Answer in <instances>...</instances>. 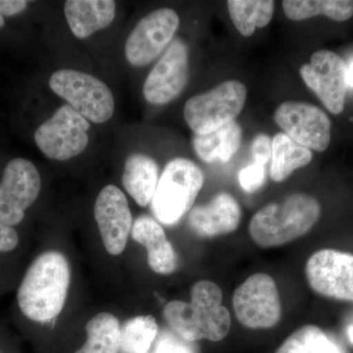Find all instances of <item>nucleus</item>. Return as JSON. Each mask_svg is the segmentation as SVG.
Listing matches in <instances>:
<instances>
[{
	"label": "nucleus",
	"instance_id": "2f4dec72",
	"mask_svg": "<svg viewBox=\"0 0 353 353\" xmlns=\"http://www.w3.org/2000/svg\"><path fill=\"white\" fill-rule=\"evenodd\" d=\"M347 85L353 87V61L350 63V67L347 70Z\"/></svg>",
	"mask_w": 353,
	"mask_h": 353
},
{
	"label": "nucleus",
	"instance_id": "a211bd4d",
	"mask_svg": "<svg viewBox=\"0 0 353 353\" xmlns=\"http://www.w3.org/2000/svg\"><path fill=\"white\" fill-rule=\"evenodd\" d=\"M64 13L74 36L77 39H87L111 25L116 15V2L113 0H68L65 2Z\"/></svg>",
	"mask_w": 353,
	"mask_h": 353
},
{
	"label": "nucleus",
	"instance_id": "72a5a7b5",
	"mask_svg": "<svg viewBox=\"0 0 353 353\" xmlns=\"http://www.w3.org/2000/svg\"><path fill=\"white\" fill-rule=\"evenodd\" d=\"M4 25H6V21H4V18L0 15V29H2V28L4 27Z\"/></svg>",
	"mask_w": 353,
	"mask_h": 353
},
{
	"label": "nucleus",
	"instance_id": "b1692460",
	"mask_svg": "<svg viewBox=\"0 0 353 353\" xmlns=\"http://www.w3.org/2000/svg\"><path fill=\"white\" fill-rule=\"evenodd\" d=\"M275 2L272 0H229L230 17L241 36L252 37L257 28L271 22Z\"/></svg>",
	"mask_w": 353,
	"mask_h": 353
},
{
	"label": "nucleus",
	"instance_id": "4468645a",
	"mask_svg": "<svg viewBox=\"0 0 353 353\" xmlns=\"http://www.w3.org/2000/svg\"><path fill=\"white\" fill-rule=\"evenodd\" d=\"M189 82V48L175 39L146 77L143 95L152 104H166L176 99Z\"/></svg>",
	"mask_w": 353,
	"mask_h": 353
},
{
	"label": "nucleus",
	"instance_id": "20e7f679",
	"mask_svg": "<svg viewBox=\"0 0 353 353\" xmlns=\"http://www.w3.org/2000/svg\"><path fill=\"white\" fill-rule=\"evenodd\" d=\"M203 183V172L192 160L175 158L169 161L152 201L155 219L166 226L176 225L192 210Z\"/></svg>",
	"mask_w": 353,
	"mask_h": 353
},
{
	"label": "nucleus",
	"instance_id": "412c9836",
	"mask_svg": "<svg viewBox=\"0 0 353 353\" xmlns=\"http://www.w3.org/2000/svg\"><path fill=\"white\" fill-rule=\"evenodd\" d=\"M312 158L309 148L296 143L285 132H279L272 139V180L284 182L297 169L307 166Z\"/></svg>",
	"mask_w": 353,
	"mask_h": 353
},
{
	"label": "nucleus",
	"instance_id": "6ab92c4d",
	"mask_svg": "<svg viewBox=\"0 0 353 353\" xmlns=\"http://www.w3.org/2000/svg\"><path fill=\"white\" fill-rule=\"evenodd\" d=\"M159 178V168L153 158L141 153H134L127 158L123 185L141 208L152 202Z\"/></svg>",
	"mask_w": 353,
	"mask_h": 353
},
{
	"label": "nucleus",
	"instance_id": "cd10ccee",
	"mask_svg": "<svg viewBox=\"0 0 353 353\" xmlns=\"http://www.w3.org/2000/svg\"><path fill=\"white\" fill-rule=\"evenodd\" d=\"M239 182L241 189L250 194L261 189L266 182V169L264 165L253 162L246 166L239 174Z\"/></svg>",
	"mask_w": 353,
	"mask_h": 353
},
{
	"label": "nucleus",
	"instance_id": "9b49d317",
	"mask_svg": "<svg viewBox=\"0 0 353 353\" xmlns=\"http://www.w3.org/2000/svg\"><path fill=\"white\" fill-rule=\"evenodd\" d=\"M347 67L343 58L330 50L313 53L308 64L299 70L303 82L330 112L338 115L345 109Z\"/></svg>",
	"mask_w": 353,
	"mask_h": 353
},
{
	"label": "nucleus",
	"instance_id": "f8f14e48",
	"mask_svg": "<svg viewBox=\"0 0 353 353\" xmlns=\"http://www.w3.org/2000/svg\"><path fill=\"white\" fill-rule=\"evenodd\" d=\"M276 124L285 134L309 150L323 152L331 143L332 123L324 111L301 101H285L274 114Z\"/></svg>",
	"mask_w": 353,
	"mask_h": 353
},
{
	"label": "nucleus",
	"instance_id": "2eb2a0df",
	"mask_svg": "<svg viewBox=\"0 0 353 353\" xmlns=\"http://www.w3.org/2000/svg\"><path fill=\"white\" fill-rule=\"evenodd\" d=\"M94 218L109 254L124 252L131 233L132 217L124 192L113 185L101 190L94 203Z\"/></svg>",
	"mask_w": 353,
	"mask_h": 353
},
{
	"label": "nucleus",
	"instance_id": "f257e3e1",
	"mask_svg": "<svg viewBox=\"0 0 353 353\" xmlns=\"http://www.w3.org/2000/svg\"><path fill=\"white\" fill-rule=\"evenodd\" d=\"M69 262L59 252L41 253L32 260L18 287L17 306L25 319L52 321L61 312L70 285Z\"/></svg>",
	"mask_w": 353,
	"mask_h": 353
},
{
	"label": "nucleus",
	"instance_id": "aec40b11",
	"mask_svg": "<svg viewBox=\"0 0 353 353\" xmlns=\"http://www.w3.org/2000/svg\"><path fill=\"white\" fill-rule=\"evenodd\" d=\"M243 130L236 121L205 134H194L192 146L197 157L205 163L228 162L238 152Z\"/></svg>",
	"mask_w": 353,
	"mask_h": 353
},
{
	"label": "nucleus",
	"instance_id": "6e6552de",
	"mask_svg": "<svg viewBox=\"0 0 353 353\" xmlns=\"http://www.w3.org/2000/svg\"><path fill=\"white\" fill-rule=\"evenodd\" d=\"M88 129V121L69 104H64L37 129L34 141L46 157L65 161L87 148Z\"/></svg>",
	"mask_w": 353,
	"mask_h": 353
},
{
	"label": "nucleus",
	"instance_id": "9d476101",
	"mask_svg": "<svg viewBox=\"0 0 353 353\" xmlns=\"http://www.w3.org/2000/svg\"><path fill=\"white\" fill-rule=\"evenodd\" d=\"M180 18L169 8L158 9L139 21L125 44V54L132 66H145L170 46Z\"/></svg>",
	"mask_w": 353,
	"mask_h": 353
},
{
	"label": "nucleus",
	"instance_id": "f704fd0d",
	"mask_svg": "<svg viewBox=\"0 0 353 353\" xmlns=\"http://www.w3.org/2000/svg\"><path fill=\"white\" fill-rule=\"evenodd\" d=\"M0 353H1V352H0Z\"/></svg>",
	"mask_w": 353,
	"mask_h": 353
},
{
	"label": "nucleus",
	"instance_id": "1a4fd4ad",
	"mask_svg": "<svg viewBox=\"0 0 353 353\" xmlns=\"http://www.w3.org/2000/svg\"><path fill=\"white\" fill-rule=\"evenodd\" d=\"M41 189V176L32 162L24 158L9 161L0 180V222L13 228L20 225Z\"/></svg>",
	"mask_w": 353,
	"mask_h": 353
},
{
	"label": "nucleus",
	"instance_id": "c85d7f7f",
	"mask_svg": "<svg viewBox=\"0 0 353 353\" xmlns=\"http://www.w3.org/2000/svg\"><path fill=\"white\" fill-rule=\"evenodd\" d=\"M272 139L268 134H259L253 139L252 155L253 162L266 166L271 161Z\"/></svg>",
	"mask_w": 353,
	"mask_h": 353
},
{
	"label": "nucleus",
	"instance_id": "f03ea898",
	"mask_svg": "<svg viewBox=\"0 0 353 353\" xmlns=\"http://www.w3.org/2000/svg\"><path fill=\"white\" fill-rule=\"evenodd\" d=\"M192 301H174L165 306L163 316L174 333L196 343L220 341L231 329V315L222 304V290L211 281L202 280L192 289Z\"/></svg>",
	"mask_w": 353,
	"mask_h": 353
},
{
	"label": "nucleus",
	"instance_id": "423d86ee",
	"mask_svg": "<svg viewBox=\"0 0 353 353\" xmlns=\"http://www.w3.org/2000/svg\"><path fill=\"white\" fill-rule=\"evenodd\" d=\"M50 87L90 122L102 124L112 117L115 109L112 92L90 74L60 69L51 75Z\"/></svg>",
	"mask_w": 353,
	"mask_h": 353
},
{
	"label": "nucleus",
	"instance_id": "c756f323",
	"mask_svg": "<svg viewBox=\"0 0 353 353\" xmlns=\"http://www.w3.org/2000/svg\"><path fill=\"white\" fill-rule=\"evenodd\" d=\"M20 236L15 228L0 222V256L11 254L20 245Z\"/></svg>",
	"mask_w": 353,
	"mask_h": 353
},
{
	"label": "nucleus",
	"instance_id": "a878e982",
	"mask_svg": "<svg viewBox=\"0 0 353 353\" xmlns=\"http://www.w3.org/2000/svg\"><path fill=\"white\" fill-rule=\"evenodd\" d=\"M276 353H341L336 343L315 325H305L290 334Z\"/></svg>",
	"mask_w": 353,
	"mask_h": 353
},
{
	"label": "nucleus",
	"instance_id": "4be33fe9",
	"mask_svg": "<svg viewBox=\"0 0 353 353\" xmlns=\"http://www.w3.org/2000/svg\"><path fill=\"white\" fill-rule=\"evenodd\" d=\"M285 15L292 21H303L315 16L343 22L353 16L352 0H285Z\"/></svg>",
	"mask_w": 353,
	"mask_h": 353
},
{
	"label": "nucleus",
	"instance_id": "39448f33",
	"mask_svg": "<svg viewBox=\"0 0 353 353\" xmlns=\"http://www.w3.org/2000/svg\"><path fill=\"white\" fill-rule=\"evenodd\" d=\"M248 90L236 80L225 81L212 90L194 95L185 102L183 116L197 134L216 131L233 122L245 108Z\"/></svg>",
	"mask_w": 353,
	"mask_h": 353
},
{
	"label": "nucleus",
	"instance_id": "0eeeda50",
	"mask_svg": "<svg viewBox=\"0 0 353 353\" xmlns=\"http://www.w3.org/2000/svg\"><path fill=\"white\" fill-rule=\"evenodd\" d=\"M236 319L248 329H270L282 317V304L275 281L271 276L257 273L236 288L233 296Z\"/></svg>",
	"mask_w": 353,
	"mask_h": 353
},
{
	"label": "nucleus",
	"instance_id": "7ed1b4c3",
	"mask_svg": "<svg viewBox=\"0 0 353 353\" xmlns=\"http://www.w3.org/2000/svg\"><path fill=\"white\" fill-rule=\"evenodd\" d=\"M320 216L319 201L310 194L296 192L257 211L250 220L248 231L257 245L276 248L307 234Z\"/></svg>",
	"mask_w": 353,
	"mask_h": 353
},
{
	"label": "nucleus",
	"instance_id": "bb28decb",
	"mask_svg": "<svg viewBox=\"0 0 353 353\" xmlns=\"http://www.w3.org/2000/svg\"><path fill=\"white\" fill-rule=\"evenodd\" d=\"M152 353H197L196 343L183 340L170 330H162L153 343Z\"/></svg>",
	"mask_w": 353,
	"mask_h": 353
},
{
	"label": "nucleus",
	"instance_id": "393cba45",
	"mask_svg": "<svg viewBox=\"0 0 353 353\" xmlns=\"http://www.w3.org/2000/svg\"><path fill=\"white\" fill-rule=\"evenodd\" d=\"M157 336L158 325L153 316H137L121 328L120 352L148 353Z\"/></svg>",
	"mask_w": 353,
	"mask_h": 353
},
{
	"label": "nucleus",
	"instance_id": "5701e85b",
	"mask_svg": "<svg viewBox=\"0 0 353 353\" xmlns=\"http://www.w3.org/2000/svg\"><path fill=\"white\" fill-rule=\"evenodd\" d=\"M87 341L75 353H118L121 345L119 320L108 312L95 315L85 326Z\"/></svg>",
	"mask_w": 353,
	"mask_h": 353
},
{
	"label": "nucleus",
	"instance_id": "473e14b6",
	"mask_svg": "<svg viewBox=\"0 0 353 353\" xmlns=\"http://www.w3.org/2000/svg\"><path fill=\"white\" fill-rule=\"evenodd\" d=\"M347 333L348 340H350V343H352L353 345V324L350 325V326L348 327Z\"/></svg>",
	"mask_w": 353,
	"mask_h": 353
},
{
	"label": "nucleus",
	"instance_id": "f3484780",
	"mask_svg": "<svg viewBox=\"0 0 353 353\" xmlns=\"http://www.w3.org/2000/svg\"><path fill=\"white\" fill-rule=\"evenodd\" d=\"M132 240L146 248L150 269L160 275H169L178 267V256L166 234L157 220L141 216L134 221L131 231Z\"/></svg>",
	"mask_w": 353,
	"mask_h": 353
},
{
	"label": "nucleus",
	"instance_id": "dca6fc26",
	"mask_svg": "<svg viewBox=\"0 0 353 353\" xmlns=\"http://www.w3.org/2000/svg\"><path fill=\"white\" fill-rule=\"evenodd\" d=\"M241 208L238 201L228 192L216 194L208 204L190 211L188 223L201 238H214L233 233L240 226Z\"/></svg>",
	"mask_w": 353,
	"mask_h": 353
},
{
	"label": "nucleus",
	"instance_id": "7c9ffc66",
	"mask_svg": "<svg viewBox=\"0 0 353 353\" xmlns=\"http://www.w3.org/2000/svg\"><path fill=\"white\" fill-rule=\"evenodd\" d=\"M29 1L26 0H0V15L2 17H12L26 10Z\"/></svg>",
	"mask_w": 353,
	"mask_h": 353
},
{
	"label": "nucleus",
	"instance_id": "ddd939ff",
	"mask_svg": "<svg viewBox=\"0 0 353 353\" xmlns=\"http://www.w3.org/2000/svg\"><path fill=\"white\" fill-rule=\"evenodd\" d=\"M305 275L316 294L353 303V254L334 250H319L308 259Z\"/></svg>",
	"mask_w": 353,
	"mask_h": 353
}]
</instances>
